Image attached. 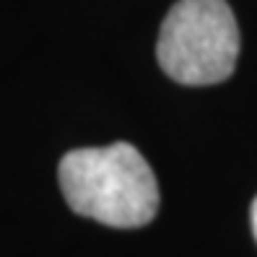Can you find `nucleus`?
I'll return each instance as SVG.
<instances>
[{
  "mask_svg": "<svg viewBox=\"0 0 257 257\" xmlns=\"http://www.w3.org/2000/svg\"><path fill=\"white\" fill-rule=\"evenodd\" d=\"M156 57L172 81L210 86L236 68L239 29L226 0H179L159 32Z\"/></svg>",
  "mask_w": 257,
  "mask_h": 257,
  "instance_id": "obj_2",
  "label": "nucleus"
},
{
  "mask_svg": "<svg viewBox=\"0 0 257 257\" xmlns=\"http://www.w3.org/2000/svg\"><path fill=\"white\" fill-rule=\"evenodd\" d=\"M63 198L78 216L114 229H138L159 210L154 169L130 143L75 148L60 161Z\"/></svg>",
  "mask_w": 257,
  "mask_h": 257,
  "instance_id": "obj_1",
  "label": "nucleus"
},
{
  "mask_svg": "<svg viewBox=\"0 0 257 257\" xmlns=\"http://www.w3.org/2000/svg\"><path fill=\"white\" fill-rule=\"evenodd\" d=\"M249 218H252V231H254V239H257V198H254V203H252Z\"/></svg>",
  "mask_w": 257,
  "mask_h": 257,
  "instance_id": "obj_3",
  "label": "nucleus"
}]
</instances>
